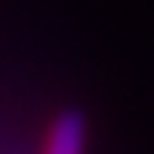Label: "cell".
I'll list each match as a JSON object with an SVG mask.
<instances>
[{
	"label": "cell",
	"mask_w": 154,
	"mask_h": 154,
	"mask_svg": "<svg viewBox=\"0 0 154 154\" xmlns=\"http://www.w3.org/2000/svg\"><path fill=\"white\" fill-rule=\"evenodd\" d=\"M86 151V120L77 111H62L49 123L43 154H83Z\"/></svg>",
	"instance_id": "6da1fadb"
}]
</instances>
